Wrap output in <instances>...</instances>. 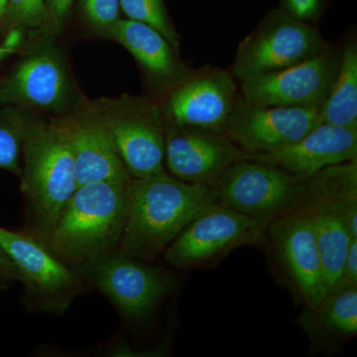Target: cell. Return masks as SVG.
<instances>
[{"instance_id": "6da1fadb", "label": "cell", "mask_w": 357, "mask_h": 357, "mask_svg": "<svg viewBox=\"0 0 357 357\" xmlns=\"http://www.w3.org/2000/svg\"><path fill=\"white\" fill-rule=\"evenodd\" d=\"M215 204V188L178 180L166 171L131 178L126 225L116 251L153 261L195 218Z\"/></svg>"}, {"instance_id": "7a4b0ae2", "label": "cell", "mask_w": 357, "mask_h": 357, "mask_svg": "<svg viewBox=\"0 0 357 357\" xmlns=\"http://www.w3.org/2000/svg\"><path fill=\"white\" fill-rule=\"evenodd\" d=\"M129 181L79 185L43 243L75 269L115 252L126 225Z\"/></svg>"}, {"instance_id": "3957f363", "label": "cell", "mask_w": 357, "mask_h": 357, "mask_svg": "<svg viewBox=\"0 0 357 357\" xmlns=\"http://www.w3.org/2000/svg\"><path fill=\"white\" fill-rule=\"evenodd\" d=\"M22 155L21 191L32 225L27 232L44 241L77 188L64 126H28Z\"/></svg>"}, {"instance_id": "277c9868", "label": "cell", "mask_w": 357, "mask_h": 357, "mask_svg": "<svg viewBox=\"0 0 357 357\" xmlns=\"http://www.w3.org/2000/svg\"><path fill=\"white\" fill-rule=\"evenodd\" d=\"M0 248L17 269L28 311L65 314L84 292L86 282L77 270L29 232L0 227Z\"/></svg>"}, {"instance_id": "5b68a950", "label": "cell", "mask_w": 357, "mask_h": 357, "mask_svg": "<svg viewBox=\"0 0 357 357\" xmlns=\"http://www.w3.org/2000/svg\"><path fill=\"white\" fill-rule=\"evenodd\" d=\"M311 23L273 9L239 44L231 75L239 83L285 69L318 55L328 48Z\"/></svg>"}, {"instance_id": "8992f818", "label": "cell", "mask_w": 357, "mask_h": 357, "mask_svg": "<svg viewBox=\"0 0 357 357\" xmlns=\"http://www.w3.org/2000/svg\"><path fill=\"white\" fill-rule=\"evenodd\" d=\"M76 270L131 321L148 318L176 286V279L167 270L117 251Z\"/></svg>"}, {"instance_id": "52a82bcc", "label": "cell", "mask_w": 357, "mask_h": 357, "mask_svg": "<svg viewBox=\"0 0 357 357\" xmlns=\"http://www.w3.org/2000/svg\"><path fill=\"white\" fill-rule=\"evenodd\" d=\"M306 180L245 158L227 168L215 189L225 208L271 222L304 204Z\"/></svg>"}, {"instance_id": "ba28073f", "label": "cell", "mask_w": 357, "mask_h": 357, "mask_svg": "<svg viewBox=\"0 0 357 357\" xmlns=\"http://www.w3.org/2000/svg\"><path fill=\"white\" fill-rule=\"evenodd\" d=\"M269 223L213 204L181 231L164 251V258L178 269L206 266L239 246L261 243Z\"/></svg>"}, {"instance_id": "9c48e42d", "label": "cell", "mask_w": 357, "mask_h": 357, "mask_svg": "<svg viewBox=\"0 0 357 357\" xmlns=\"http://www.w3.org/2000/svg\"><path fill=\"white\" fill-rule=\"evenodd\" d=\"M236 79L229 70L206 66L170 89L164 105L168 126L225 133L238 100Z\"/></svg>"}, {"instance_id": "30bf717a", "label": "cell", "mask_w": 357, "mask_h": 357, "mask_svg": "<svg viewBox=\"0 0 357 357\" xmlns=\"http://www.w3.org/2000/svg\"><path fill=\"white\" fill-rule=\"evenodd\" d=\"M340 51L326 48L306 61L241 83L244 100L261 107H319L337 73Z\"/></svg>"}, {"instance_id": "8fae6325", "label": "cell", "mask_w": 357, "mask_h": 357, "mask_svg": "<svg viewBox=\"0 0 357 357\" xmlns=\"http://www.w3.org/2000/svg\"><path fill=\"white\" fill-rule=\"evenodd\" d=\"M321 122L319 107H261L239 93L225 133L248 157L257 156L292 144Z\"/></svg>"}, {"instance_id": "7c38bea8", "label": "cell", "mask_w": 357, "mask_h": 357, "mask_svg": "<svg viewBox=\"0 0 357 357\" xmlns=\"http://www.w3.org/2000/svg\"><path fill=\"white\" fill-rule=\"evenodd\" d=\"M248 158L225 133L167 126L165 166L173 177L215 188L223 172Z\"/></svg>"}, {"instance_id": "4fadbf2b", "label": "cell", "mask_w": 357, "mask_h": 357, "mask_svg": "<svg viewBox=\"0 0 357 357\" xmlns=\"http://www.w3.org/2000/svg\"><path fill=\"white\" fill-rule=\"evenodd\" d=\"M270 241L306 307H314L326 288L311 215L304 206L268 225Z\"/></svg>"}, {"instance_id": "5bb4252c", "label": "cell", "mask_w": 357, "mask_h": 357, "mask_svg": "<svg viewBox=\"0 0 357 357\" xmlns=\"http://www.w3.org/2000/svg\"><path fill=\"white\" fill-rule=\"evenodd\" d=\"M161 112L148 103L105 121L117 153L131 178L165 172V128Z\"/></svg>"}, {"instance_id": "9a60e30c", "label": "cell", "mask_w": 357, "mask_h": 357, "mask_svg": "<svg viewBox=\"0 0 357 357\" xmlns=\"http://www.w3.org/2000/svg\"><path fill=\"white\" fill-rule=\"evenodd\" d=\"M248 158L306 180L328 167L357 159V128L321 122L288 146Z\"/></svg>"}, {"instance_id": "2e32d148", "label": "cell", "mask_w": 357, "mask_h": 357, "mask_svg": "<svg viewBox=\"0 0 357 357\" xmlns=\"http://www.w3.org/2000/svg\"><path fill=\"white\" fill-rule=\"evenodd\" d=\"M68 95L69 79L65 66L57 54L50 50L28 56L0 86V102L34 109H60Z\"/></svg>"}, {"instance_id": "e0dca14e", "label": "cell", "mask_w": 357, "mask_h": 357, "mask_svg": "<svg viewBox=\"0 0 357 357\" xmlns=\"http://www.w3.org/2000/svg\"><path fill=\"white\" fill-rule=\"evenodd\" d=\"M303 206L311 215L328 293L342 274L352 238L349 232L357 234V208L307 192Z\"/></svg>"}, {"instance_id": "ac0fdd59", "label": "cell", "mask_w": 357, "mask_h": 357, "mask_svg": "<svg viewBox=\"0 0 357 357\" xmlns=\"http://www.w3.org/2000/svg\"><path fill=\"white\" fill-rule=\"evenodd\" d=\"M105 31L130 52L153 84L161 88H173L192 72L178 58L177 49L150 26L119 18Z\"/></svg>"}, {"instance_id": "d6986e66", "label": "cell", "mask_w": 357, "mask_h": 357, "mask_svg": "<svg viewBox=\"0 0 357 357\" xmlns=\"http://www.w3.org/2000/svg\"><path fill=\"white\" fill-rule=\"evenodd\" d=\"M63 126L69 137L77 187L89 183L130 180L107 122L70 121Z\"/></svg>"}, {"instance_id": "ffe728a7", "label": "cell", "mask_w": 357, "mask_h": 357, "mask_svg": "<svg viewBox=\"0 0 357 357\" xmlns=\"http://www.w3.org/2000/svg\"><path fill=\"white\" fill-rule=\"evenodd\" d=\"M299 324L316 345H330L356 337L357 286H335L316 307H305Z\"/></svg>"}, {"instance_id": "44dd1931", "label": "cell", "mask_w": 357, "mask_h": 357, "mask_svg": "<svg viewBox=\"0 0 357 357\" xmlns=\"http://www.w3.org/2000/svg\"><path fill=\"white\" fill-rule=\"evenodd\" d=\"M321 121L344 128H357L356 40L347 42L340 50L335 79L321 107Z\"/></svg>"}, {"instance_id": "7402d4cb", "label": "cell", "mask_w": 357, "mask_h": 357, "mask_svg": "<svg viewBox=\"0 0 357 357\" xmlns=\"http://www.w3.org/2000/svg\"><path fill=\"white\" fill-rule=\"evenodd\" d=\"M119 8L128 20L143 23L161 33L178 50L180 38L164 0H119Z\"/></svg>"}, {"instance_id": "603a6c76", "label": "cell", "mask_w": 357, "mask_h": 357, "mask_svg": "<svg viewBox=\"0 0 357 357\" xmlns=\"http://www.w3.org/2000/svg\"><path fill=\"white\" fill-rule=\"evenodd\" d=\"M20 121H0V169L20 177L23 142L27 130Z\"/></svg>"}, {"instance_id": "cb8c5ba5", "label": "cell", "mask_w": 357, "mask_h": 357, "mask_svg": "<svg viewBox=\"0 0 357 357\" xmlns=\"http://www.w3.org/2000/svg\"><path fill=\"white\" fill-rule=\"evenodd\" d=\"M6 14L20 24L36 27L46 20V0H8Z\"/></svg>"}, {"instance_id": "d4e9b609", "label": "cell", "mask_w": 357, "mask_h": 357, "mask_svg": "<svg viewBox=\"0 0 357 357\" xmlns=\"http://www.w3.org/2000/svg\"><path fill=\"white\" fill-rule=\"evenodd\" d=\"M86 18L100 29H109L119 20V0H83Z\"/></svg>"}, {"instance_id": "484cf974", "label": "cell", "mask_w": 357, "mask_h": 357, "mask_svg": "<svg viewBox=\"0 0 357 357\" xmlns=\"http://www.w3.org/2000/svg\"><path fill=\"white\" fill-rule=\"evenodd\" d=\"M326 0H281L282 10L305 22L318 20L325 8Z\"/></svg>"}, {"instance_id": "4316f807", "label": "cell", "mask_w": 357, "mask_h": 357, "mask_svg": "<svg viewBox=\"0 0 357 357\" xmlns=\"http://www.w3.org/2000/svg\"><path fill=\"white\" fill-rule=\"evenodd\" d=\"M335 286H357V238H351L349 243L342 274L333 287Z\"/></svg>"}, {"instance_id": "83f0119b", "label": "cell", "mask_w": 357, "mask_h": 357, "mask_svg": "<svg viewBox=\"0 0 357 357\" xmlns=\"http://www.w3.org/2000/svg\"><path fill=\"white\" fill-rule=\"evenodd\" d=\"M20 281V274L8 255L0 248V292L8 290Z\"/></svg>"}, {"instance_id": "f1b7e54d", "label": "cell", "mask_w": 357, "mask_h": 357, "mask_svg": "<svg viewBox=\"0 0 357 357\" xmlns=\"http://www.w3.org/2000/svg\"><path fill=\"white\" fill-rule=\"evenodd\" d=\"M74 0H46L47 17H50L54 27L62 25Z\"/></svg>"}, {"instance_id": "f546056e", "label": "cell", "mask_w": 357, "mask_h": 357, "mask_svg": "<svg viewBox=\"0 0 357 357\" xmlns=\"http://www.w3.org/2000/svg\"><path fill=\"white\" fill-rule=\"evenodd\" d=\"M14 51H15V49H14L13 46H11L10 44H7L6 46L0 47V61L3 60V59L7 57V56L13 54Z\"/></svg>"}, {"instance_id": "4dcf8cb0", "label": "cell", "mask_w": 357, "mask_h": 357, "mask_svg": "<svg viewBox=\"0 0 357 357\" xmlns=\"http://www.w3.org/2000/svg\"><path fill=\"white\" fill-rule=\"evenodd\" d=\"M7 1L8 0H0V20L6 15Z\"/></svg>"}]
</instances>
